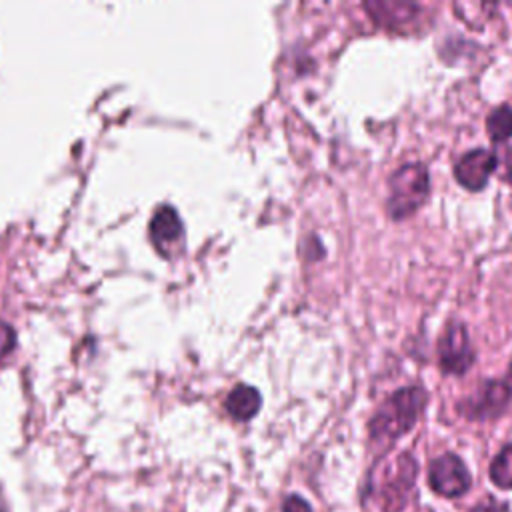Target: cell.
<instances>
[{
  "mask_svg": "<svg viewBox=\"0 0 512 512\" xmlns=\"http://www.w3.org/2000/svg\"><path fill=\"white\" fill-rule=\"evenodd\" d=\"M0 504H2V502H0Z\"/></svg>",
  "mask_w": 512,
  "mask_h": 512,
  "instance_id": "obj_17",
  "label": "cell"
},
{
  "mask_svg": "<svg viewBox=\"0 0 512 512\" xmlns=\"http://www.w3.org/2000/svg\"><path fill=\"white\" fill-rule=\"evenodd\" d=\"M496 170V156L488 150H470L454 166V176L466 190L478 192L488 184L490 174Z\"/></svg>",
  "mask_w": 512,
  "mask_h": 512,
  "instance_id": "obj_6",
  "label": "cell"
},
{
  "mask_svg": "<svg viewBox=\"0 0 512 512\" xmlns=\"http://www.w3.org/2000/svg\"><path fill=\"white\" fill-rule=\"evenodd\" d=\"M426 406V390L408 386L396 390L384 400L370 420V438L376 442H394L406 434L420 418Z\"/></svg>",
  "mask_w": 512,
  "mask_h": 512,
  "instance_id": "obj_1",
  "label": "cell"
},
{
  "mask_svg": "<svg viewBox=\"0 0 512 512\" xmlns=\"http://www.w3.org/2000/svg\"><path fill=\"white\" fill-rule=\"evenodd\" d=\"M282 512H312V508H310V504L302 496L290 494L282 502Z\"/></svg>",
  "mask_w": 512,
  "mask_h": 512,
  "instance_id": "obj_13",
  "label": "cell"
},
{
  "mask_svg": "<svg viewBox=\"0 0 512 512\" xmlns=\"http://www.w3.org/2000/svg\"><path fill=\"white\" fill-rule=\"evenodd\" d=\"M512 398V386L502 380H488L474 398H468L462 406L466 418L488 420L498 418Z\"/></svg>",
  "mask_w": 512,
  "mask_h": 512,
  "instance_id": "obj_5",
  "label": "cell"
},
{
  "mask_svg": "<svg viewBox=\"0 0 512 512\" xmlns=\"http://www.w3.org/2000/svg\"><path fill=\"white\" fill-rule=\"evenodd\" d=\"M508 168H510V170H512V150H510V152H508Z\"/></svg>",
  "mask_w": 512,
  "mask_h": 512,
  "instance_id": "obj_15",
  "label": "cell"
},
{
  "mask_svg": "<svg viewBox=\"0 0 512 512\" xmlns=\"http://www.w3.org/2000/svg\"><path fill=\"white\" fill-rule=\"evenodd\" d=\"M428 484L430 488L446 498H456L468 492L472 484V476L456 454H442L436 460H432L428 468Z\"/></svg>",
  "mask_w": 512,
  "mask_h": 512,
  "instance_id": "obj_3",
  "label": "cell"
},
{
  "mask_svg": "<svg viewBox=\"0 0 512 512\" xmlns=\"http://www.w3.org/2000/svg\"><path fill=\"white\" fill-rule=\"evenodd\" d=\"M364 8L368 10L370 18L386 28H398L410 22L416 16L418 6L408 2H366Z\"/></svg>",
  "mask_w": 512,
  "mask_h": 512,
  "instance_id": "obj_8",
  "label": "cell"
},
{
  "mask_svg": "<svg viewBox=\"0 0 512 512\" xmlns=\"http://www.w3.org/2000/svg\"><path fill=\"white\" fill-rule=\"evenodd\" d=\"M490 480L504 490H512V444L504 446L490 464Z\"/></svg>",
  "mask_w": 512,
  "mask_h": 512,
  "instance_id": "obj_10",
  "label": "cell"
},
{
  "mask_svg": "<svg viewBox=\"0 0 512 512\" xmlns=\"http://www.w3.org/2000/svg\"><path fill=\"white\" fill-rule=\"evenodd\" d=\"M510 376H512V364H510Z\"/></svg>",
  "mask_w": 512,
  "mask_h": 512,
  "instance_id": "obj_16",
  "label": "cell"
},
{
  "mask_svg": "<svg viewBox=\"0 0 512 512\" xmlns=\"http://www.w3.org/2000/svg\"><path fill=\"white\" fill-rule=\"evenodd\" d=\"M150 238L164 254L182 238V220L172 206H162L150 220Z\"/></svg>",
  "mask_w": 512,
  "mask_h": 512,
  "instance_id": "obj_7",
  "label": "cell"
},
{
  "mask_svg": "<svg viewBox=\"0 0 512 512\" xmlns=\"http://www.w3.org/2000/svg\"><path fill=\"white\" fill-rule=\"evenodd\" d=\"M470 512H508V506L494 498H488V500L480 502L478 506H474Z\"/></svg>",
  "mask_w": 512,
  "mask_h": 512,
  "instance_id": "obj_14",
  "label": "cell"
},
{
  "mask_svg": "<svg viewBox=\"0 0 512 512\" xmlns=\"http://www.w3.org/2000/svg\"><path fill=\"white\" fill-rule=\"evenodd\" d=\"M430 178L422 164H404L388 180L386 210L390 218L402 220L414 214L428 198Z\"/></svg>",
  "mask_w": 512,
  "mask_h": 512,
  "instance_id": "obj_2",
  "label": "cell"
},
{
  "mask_svg": "<svg viewBox=\"0 0 512 512\" xmlns=\"http://www.w3.org/2000/svg\"><path fill=\"white\" fill-rule=\"evenodd\" d=\"M14 344H16V334L12 326L0 320V356L8 354L14 348Z\"/></svg>",
  "mask_w": 512,
  "mask_h": 512,
  "instance_id": "obj_12",
  "label": "cell"
},
{
  "mask_svg": "<svg viewBox=\"0 0 512 512\" xmlns=\"http://www.w3.org/2000/svg\"><path fill=\"white\" fill-rule=\"evenodd\" d=\"M262 406V398H260V392L248 384H238L228 396H226V402H224V408L226 412L234 418V420H250L252 416L258 414Z\"/></svg>",
  "mask_w": 512,
  "mask_h": 512,
  "instance_id": "obj_9",
  "label": "cell"
},
{
  "mask_svg": "<svg viewBox=\"0 0 512 512\" xmlns=\"http://www.w3.org/2000/svg\"><path fill=\"white\" fill-rule=\"evenodd\" d=\"M440 368L446 374H464L474 362V350L466 328L460 322L446 326L438 340Z\"/></svg>",
  "mask_w": 512,
  "mask_h": 512,
  "instance_id": "obj_4",
  "label": "cell"
},
{
  "mask_svg": "<svg viewBox=\"0 0 512 512\" xmlns=\"http://www.w3.org/2000/svg\"><path fill=\"white\" fill-rule=\"evenodd\" d=\"M486 130L494 142L508 140L512 136V108L510 106L494 108L486 118Z\"/></svg>",
  "mask_w": 512,
  "mask_h": 512,
  "instance_id": "obj_11",
  "label": "cell"
}]
</instances>
